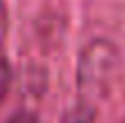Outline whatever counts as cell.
<instances>
[{"label":"cell","mask_w":125,"mask_h":123,"mask_svg":"<svg viewBox=\"0 0 125 123\" xmlns=\"http://www.w3.org/2000/svg\"><path fill=\"white\" fill-rule=\"evenodd\" d=\"M7 123H40V119L35 114H30V112H19V114L9 116Z\"/></svg>","instance_id":"4"},{"label":"cell","mask_w":125,"mask_h":123,"mask_svg":"<svg viewBox=\"0 0 125 123\" xmlns=\"http://www.w3.org/2000/svg\"><path fill=\"white\" fill-rule=\"evenodd\" d=\"M7 26H9V16H7V7L0 0V51H5V42H7Z\"/></svg>","instance_id":"2"},{"label":"cell","mask_w":125,"mask_h":123,"mask_svg":"<svg viewBox=\"0 0 125 123\" xmlns=\"http://www.w3.org/2000/svg\"><path fill=\"white\" fill-rule=\"evenodd\" d=\"M9 81H12V70H9V60H7V54L0 51V102L5 100L9 91Z\"/></svg>","instance_id":"1"},{"label":"cell","mask_w":125,"mask_h":123,"mask_svg":"<svg viewBox=\"0 0 125 123\" xmlns=\"http://www.w3.org/2000/svg\"><path fill=\"white\" fill-rule=\"evenodd\" d=\"M62 123H90V116L86 114L83 109H72V112L65 114Z\"/></svg>","instance_id":"3"}]
</instances>
